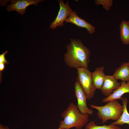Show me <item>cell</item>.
Returning <instances> with one entry per match:
<instances>
[{
	"label": "cell",
	"instance_id": "obj_1",
	"mask_svg": "<svg viewBox=\"0 0 129 129\" xmlns=\"http://www.w3.org/2000/svg\"><path fill=\"white\" fill-rule=\"evenodd\" d=\"M67 46V51L64 59L69 67L77 68L84 67L88 69L90 61V51L78 39H70Z\"/></svg>",
	"mask_w": 129,
	"mask_h": 129
},
{
	"label": "cell",
	"instance_id": "obj_2",
	"mask_svg": "<svg viewBox=\"0 0 129 129\" xmlns=\"http://www.w3.org/2000/svg\"><path fill=\"white\" fill-rule=\"evenodd\" d=\"M89 115L82 114L77 106L71 102L60 115L63 119L60 121L59 128L62 129L73 127L76 129H81L88 123Z\"/></svg>",
	"mask_w": 129,
	"mask_h": 129
},
{
	"label": "cell",
	"instance_id": "obj_3",
	"mask_svg": "<svg viewBox=\"0 0 129 129\" xmlns=\"http://www.w3.org/2000/svg\"><path fill=\"white\" fill-rule=\"evenodd\" d=\"M92 108L97 110L98 118L102 120L103 124L109 120L116 121L120 117L123 110V106L117 100L110 101L105 105L98 106L90 105Z\"/></svg>",
	"mask_w": 129,
	"mask_h": 129
},
{
	"label": "cell",
	"instance_id": "obj_4",
	"mask_svg": "<svg viewBox=\"0 0 129 129\" xmlns=\"http://www.w3.org/2000/svg\"><path fill=\"white\" fill-rule=\"evenodd\" d=\"M77 69L76 81L84 92L87 99L90 100L94 97L96 90L92 81L91 72L88 68L84 67H79Z\"/></svg>",
	"mask_w": 129,
	"mask_h": 129
},
{
	"label": "cell",
	"instance_id": "obj_5",
	"mask_svg": "<svg viewBox=\"0 0 129 129\" xmlns=\"http://www.w3.org/2000/svg\"><path fill=\"white\" fill-rule=\"evenodd\" d=\"M75 96L77 100V107L82 114L91 115L94 113L93 110L87 106V97L78 82L76 81L74 85Z\"/></svg>",
	"mask_w": 129,
	"mask_h": 129
},
{
	"label": "cell",
	"instance_id": "obj_6",
	"mask_svg": "<svg viewBox=\"0 0 129 129\" xmlns=\"http://www.w3.org/2000/svg\"><path fill=\"white\" fill-rule=\"evenodd\" d=\"M60 6V9L56 18L52 22L49 28L54 29L58 27H62L64 25V22L70 15L72 11L69 5L68 1L64 4L63 0H58Z\"/></svg>",
	"mask_w": 129,
	"mask_h": 129
},
{
	"label": "cell",
	"instance_id": "obj_7",
	"mask_svg": "<svg viewBox=\"0 0 129 129\" xmlns=\"http://www.w3.org/2000/svg\"><path fill=\"white\" fill-rule=\"evenodd\" d=\"M42 0H11V4L7 7L6 10L8 11H17L20 14H24L27 7L29 5H37Z\"/></svg>",
	"mask_w": 129,
	"mask_h": 129
},
{
	"label": "cell",
	"instance_id": "obj_8",
	"mask_svg": "<svg viewBox=\"0 0 129 129\" xmlns=\"http://www.w3.org/2000/svg\"><path fill=\"white\" fill-rule=\"evenodd\" d=\"M66 23H73L78 27L86 29L88 33L90 34L95 32V27L91 24L84 19L79 17L76 12L72 11L70 15L65 20Z\"/></svg>",
	"mask_w": 129,
	"mask_h": 129
},
{
	"label": "cell",
	"instance_id": "obj_9",
	"mask_svg": "<svg viewBox=\"0 0 129 129\" xmlns=\"http://www.w3.org/2000/svg\"><path fill=\"white\" fill-rule=\"evenodd\" d=\"M121 84L113 75H106L101 90L102 94L107 97L112 94L113 90L118 88Z\"/></svg>",
	"mask_w": 129,
	"mask_h": 129
},
{
	"label": "cell",
	"instance_id": "obj_10",
	"mask_svg": "<svg viewBox=\"0 0 129 129\" xmlns=\"http://www.w3.org/2000/svg\"><path fill=\"white\" fill-rule=\"evenodd\" d=\"M120 86L113 92L109 96L103 99L102 102L104 103L110 101L119 99H122V96L126 93H129V81L126 82L122 81Z\"/></svg>",
	"mask_w": 129,
	"mask_h": 129
},
{
	"label": "cell",
	"instance_id": "obj_11",
	"mask_svg": "<svg viewBox=\"0 0 129 129\" xmlns=\"http://www.w3.org/2000/svg\"><path fill=\"white\" fill-rule=\"evenodd\" d=\"M104 67L102 66L96 68L95 70L91 72L92 81L96 90H101L106 75L104 72Z\"/></svg>",
	"mask_w": 129,
	"mask_h": 129
},
{
	"label": "cell",
	"instance_id": "obj_12",
	"mask_svg": "<svg viewBox=\"0 0 129 129\" xmlns=\"http://www.w3.org/2000/svg\"><path fill=\"white\" fill-rule=\"evenodd\" d=\"M113 76L117 80H120L123 81H129V67L128 62L123 63L116 69Z\"/></svg>",
	"mask_w": 129,
	"mask_h": 129
},
{
	"label": "cell",
	"instance_id": "obj_13",
	"mask_svg": "<svg viewBox=\"0 0 129 129\" xmlns=\"http://www.w3.org/2000/svg\"><path fill=\"white\" fill-rule=\"evenodd\" d=\"M122 100L123 108V113L118 119L111 123L115 125H122L124 124L129 125V113L127 108L128 100L126 98L124 97L123 98Z\"/></svg>",
	"mask_w": 129,
	"mask_h": 129
},
{
	"label": "cell",
	"instance_id": "obj_14",
	"mask_svg": "<svg viewBox=\"0 0 129 129\" xmlns=\"http://www.w3.org/2000/svg\"><path fill=\"white\" fill-rule=\"evenodd\" d=\"M120 37L123 44H129V25L127 22L122 21L121 23L120 27Z\"/></svg>",
	"mask_w": 129,
	"mask_h": 129
},
{
	"label": "cell",
	"instance_id": "obj_15",
	"mask_svg": "<svg viewBox=\"0 0 129 129\" xmlns=\"http://www.w3.org/2000/svg\"><path fill=\"white\" fill-rule=\"evenodd\" d=\"M118 127L117 125L112 124L108 125L102 126L97 125L95 122L91 121L88 123L85 127V129H117Z\"/></svg>",
	"mask_w": 129,
	"mask_h": 129
},
{
	"label": "cell",
	"instance_id": "obj_16",
	"mask_svg": "<svg viewBox=\"0 0 129 129\" xmlns=\"http://www.w3.org/2000/svg\"><path fill=\"white\" fill-rule=\"evenodd\" d=\"M95 2L97 5H102L103 8L107 11L110 10L113 3L112 0H95Z\"/></svg>",
	"mask_w": 129,
	"mask_h": 129
},
{
	"label": "cell",
	"instance_id": "obj_17",
	"mask_svg": "<svg viewBox=\"0 0 129 129\" xmlns=\"http://www.w3.org/2000/svg\"><path fill=\"white\" fill-rule=\"evenodd\" d=\"M8 53L7 51L3 52L0 55V63H3L4 64H8L9 63L5 58V55Z\"/></svg>",
	"mask_w": 129,
	"mask_h": 129
},
{
	"label": "cell",
	"instance_id": "obj_18",
	"mask_svg": "<svg viewBox=\"0 0 129 129\" xmlns=\"http://www.w3.org/2000/svg\"><path fill=\"white\" fill-rule=\"evenodd\" d=\"M5 65L3 63H0V81L1 83L2 78V73L5 68Z\"/></svg>",
	"mask_w": 129,
	"mask_h": 129
},
{
	"label": "cell",
	"instance_id": "obj_19",
	"mask_svg": "<svg viewBox=\"0 0 129 129\" xmlns=\"http://www.w3.org/2000/svg\"><path fill=\"white\" fill-rule=\"evenodd\" d=\"M0 129H9V128L7 126H4L0 124Z\"/></svg>",
	"mask_w": 129,
	"mask_h": 129
},
{
	"label": "cell",
	"instance_id": "obj_20",
	"mask_svg": "<svg viewBox=\"0 0 129 129\" xmlns=\"http://www.w3.org/2000/svg\"><path fill=\"white\" fill-rule=\"evenodd\" d=\"M117 129H121V128L119 127H118Z\"/></svg>",
	"mask_w": 129,
	"mask_h": 129
},
{
	"label": "cell",
	"instance_id": "obj_21",
	"mask_svg": "<svg viewBox=\"0 0 129 129\" xmlns=\"http://www.w3.org/2000/svg\"><path fill=\"white\" fill-rule=\"evenodd\" d=\"M128 65H129V60L128 62Z\"/></svg>",
	"mask_w": 129,
	"mask_h": 129
},
{
	"label": "cell",
	"instance_id": "obj_22",
	"mask_svg": "<svg viewBox=\"0 0 129 129\" xmlns=\"http://www.w3.org/2000/svg\"><path fill=\"white\" fill-rule=\"evenodd\" d=\"M127 22L129 24V20Z\"/></svg>",
	"mask_w": 129,
	"mask_h": 129
},
{
	"label": "cell",
	"instance_id": "obj_23",
	"mask_svg": "<svg viewBox=\"0 0 129 129\" xmlns=\"http://www.w3.org/2000/svg\"><path fill=\"white\" fill-rule=\"evenodd\" d=\"M62 129L60 128H58V129Z\"/></svg>",
	"mask_w": 129,
	"mask_h": 129
}]
</instances>
